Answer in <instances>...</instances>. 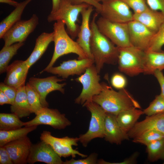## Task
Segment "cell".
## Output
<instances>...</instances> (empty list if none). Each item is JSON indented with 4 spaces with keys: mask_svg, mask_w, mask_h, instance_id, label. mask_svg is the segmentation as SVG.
Listing matches in <instances>:
<instances>
[{
    "mask_svg": "<svg viewBox=\"0 0 164 164\" xmlns=\"http://www.w3.org/2000/svg\"><path fill=\"white\" fill-rule=\"evenodd\" d=\"M90 5L84 3L78 5L72 4L69 0H63L58 10L53 13H50L47 20L51 22L62 20L67 27L66 31L73 39L77 37L80 29L77 23L80 14Z\"/></svg>",
    "mask_w": 164,
    "mask_h": 164,
    "instance_id": "cell-4",
    "label": "cell"
},
{
    "mask_svg": "<svg viewBox=\"0 0 164 164\" xmlns=\"http://www.w3.org/2000/svg\"><path fill=\"white\" fill-rule=\"evenodd\" d=\"M105 140L111 143L121 144L129 138L127 133L121 129L117 121L116 116L106 113L104 125Z\"/></svg>",
    "mask_w": 164,
    "mask_h": 164,
    "instance_id": "cell-21",
    "label": "cell"
},
{
    "mask_svg": "<svg viewBox=\"0 0 164 164\" xmlns=\"http://www.w3.org/2000/svg\"><path fill=\"white\" fill-rule=\"evenodd\" d=\"M87 110L91 113L89 128L85 134L79 136V141L84 147L93 139L104 138V136L105 121L106 112L97 103L92 101L85 104Z\"/></svg>",
    "mask_w": 164,
    "mask_h": 164,
    "instance_id": "cell-7",
    "label": "cell"
},
{
    "mask_svg": "<svg viewBox=\"0 0 164 164\" xmlns=\"http://www.w3.org/2000/svg\"><path fill=\"white\" fill-rule=\"evenodd\" d=\"M93 6L90 5L81 12L82 20L77 35L76 42L87 55L88 58L94 60L90 48L91 32L89 23Z\"/></svg>",
    "mask_w": 164,
    "mask_h": 164,
    "instance_id": "cell-19",
    "label": "cell"
},
{
    "mask_svg": "<svg viewBox=\"0 0 164 164\" xmlns=\"http://www.w3.org/2000/svg\"><path fill=\"white\" fill-rule=\"evenodd\" d=\"M129 38L132 46L146 51L155 33L141 22L133 20L128 23Z\"/></svg>",
    "mask_w": 164,
    "mask_h": 164,
    "instance_id": "cell-16",
    "label": "cell"
},
{
    "mask_svg": "<svg viewBox=\"0 0 164 164\" xmlns=\"http://www.w3.org/2000/svg\"><path fill=\"white\" fill-rule=\"evenodd\" d=\"M54 32H43L36 39L34 49L25 61L28 67L35 63L45 53L49 44L53 41Z\"/></svg>",
    "mask_w": 164,
    "mask_h": 164,
    "instance_id": "cell-23",
    "label": "cell"
},
{
    "mask_svg": "<svg viewBox=\"0 0 164 164\" xmlns=\"http://www.w3.org/2000/svg\"><path fill=\"white\" fill-rule=\"evenodd\" d=\"M27 162L30 164L39 162L47 164H63V162L49 144L41 141L32 145Z\"/></svg>",
    "mask_w": 164,
    "mask_h": 164,
    "instance_id": "cell-15",
    "label": "cell"
},
{
    "mask_svg": "<svg viewBox=\"0 0 164 164\" xmlns=\"http://www.w3.org/2000/svg\"><path fill=\"white\" fill-rule=\"evenodd\" d=\"M64 21H56L53 25V41L54 49L51 59L47 66L40 72L42 73L53 67L57 60L60 57L69 53H73L78 56V59L87 58V56L76 41L68 35L65 29Z\"/></svg>",
    "mask_w": 164,
    "mask_h": 164,
    "instance_id": "cell-3",
    "label": "cell"
},
{
    "mask_svg": "<svg viewBox=\"0 0 164 164\" xmlns=\"http://www.w3.org/2000/svg\"><path fill=\"white\" fill-rule=\"evenodd\" d=\"M119 48V71L131 77L143 73L145 52L132 45Z\"/></svg>",
    "mask_w": 164,
    "mask_h": 164,
    "instance_id": "cell-5",
    "label": "cell"
},
{
    "mask_svg": "<svg viewBox=\"0 0 164 164\" xmlns=\"http://www.w3.org/2000/svg\"><path fill=\"white\" fill-rule=\"evenodd\" d=\"M102 8L98 13L101 16L112 22L128 23L133 20L130 8L122 0H103Z\"/></svg>",
    "mask_w": 164,
    "mask_h": 164,
    "instance_id": "cell-10",
    "label": "cell"
},
{
    "mask_svg": "<svg viewBox=\"0 0 164 164\" xmlns=\"http://www.w3.org/2000/svg\"><path fill=\"white\" fill-rule=\"evenodd\" d=\"M151 130L158 131L164 135V112L147 116L143 120L137 122L128 134L129 138L133 139Z\"/></svg>",
    "mask_w": 164,
    "mask_h": 164,
    "instance_id": "cell-18",
    "label": "cell"
},
{
    "mask_svg": "<svg viewBox=\"0 0 164 164\" xmlns=\"http://www.w3.org/2000/svg\"><path fill=\"white\" fill-rule=\"evenodd\" d=\"M96 22L99 31L119 48L131 45L129 40L128 23L110 21L101 16Z\"/></svg>",
    "mask_w": 164,
    "mask_h": 164,
    "instance_id": "cell-8",
    "label": "cell"
},
{
    "mask_svg": "<svg viewBox=\"0 0 164 164\" xmlns=\"http://www.w3.org/2000/svg\"><path fill=\"white\" fill-rule=\"evenodd\" d=\"M65 80V79L59 78L55 76L43 78L32 77L29 79L28 82L38 94L43 107H48L49 104L46 100V96L54 91H58L64 94L65 90L63 87L66 83L58 82Z\"/></svg>",
    "mask_w": 164,
    "mask_h": 164,
    "instance_id": "cell-13",
    "label": "cell"
},
{
    "mask_svg": "<svg viewBox=\"0 0 164 164\" xmlns=\"http://www.w3.org/2000/svg\"><path fill=\"white\" fill-rule=\"evenodd\" d=\"M29 68L25 61L16 60L9 65L4 81L6 84L18 89L25 85V82Z\"/></svg>",
    "mask_w": 164,
    "mask_h": 164,
    "instance_id": "cell-20",
    "label": "cell"
},
{
    "mask_svg": "<svg viewBox=\"0 0 164 164\" xmlns=\"http://www.w3.org/2000/svg\"><path fill=\"white\" fill-rule=\"evenodd\" d=\"M98 154L95 152L91 153L86 158L76 160L73 158L66 160L63 164H97Z\"/></svg>",
    "mask_w": 164,
    "mask_h": 164,
    "instance_id": "cell-37",
    "label": "cell"
},
{
    "mask_svg": "<svg viewBox=\"0 0 164 164\" xmlns=\"http://www.w3.org/2000/svg\"><path fill=\"white\" fill-rule=\"evenodd\" d=\"M164 45V22L153 35L147 51H160Z\"/></svg>",
    "mask_w": 164,
    "mask_h": 164,
    "instance_id": "cell-35",
    "label": "cell"
},
{
    "mask_svg": "<svg viewBox=\"0 0 164 164\" xmlns=\"http://www.w3.org/2000/svg\"><path fill=\"white\" fill-rule=\"evenodd\" d=\"M0 90L3 92L10 99L12 105L14 102L18 89L14 87L5 84L4 82L0 84Z\"/></svg>",
    "mask_w": 164,
    "mask_h": 164,
    "instance_id": "cell-39",
    "label": "cell"
},
{
    "mask_svg": "<svg viewBox=\"0 0 164 164\" xmlns=\"http://www.w3.org/2000/svg\"><path fill=\"white\" fill-rule=\"evenodd\" d=\"M96 0L97 2H100L101 1V2L103 0Z\"/></svg>",
    "mask_w": 164,
    "mask_h": 164,
    "instance_id": "cell-48",
    "label": "cell"
},
{
    "mask_svg": "<svg viewBox=\"0 0 164 164\" xmlns=\"http://www.w3.org/2000/svg\"><path fill=\"white\" fill-rule=\"evenodd\" d=\"M32 120L24 122L26 127L44 125L50 126L55 129H65L71 125V122L58 109L43 107Z\"/></svg>",
    "mask_w": 164,
    "mask_h": 164,
    "instance_id": "cell-12",
    "label": "cell"
},
{
    "mask_svg": "<svg viewBox=\"0 0 164 164\" xmlns=\"http://www.w3.org/2000/svg\"><path fill=\"white\" fill-rule=\"evenodd\" d=\"M133 20L141 22L155 33L164 22V14L149 8L142 12L133 13Z\"/></svg>",
    "mask_w": 164,
    "mask_h": 164,
    "instance_id": "cell-22",
    "label": "cell"
},
{
    "mask_svg": "<svg viewBox=\"0 0 164 164\" xmlns=\"http://www.w3.org/2000/svg\"><path fill=\"white\" fill-rule=\"evenodd\" d=\"M94 63V60L88 58L81 60H69L63 61L58 66L51 67L46 71L65 79L71 75H81L87 68Z\"/></svg>",
    "mask_w": 164,
    "mask_h": 164,
    "instance_id": "cell-14",
    "label": "cell"
},
{
    "mask_svg": "<svg viewBox=\"0 0 164 164\" xmlns=\"http://www.w3.org/2000/svg\"><path fill=\"white\" fill-rule=\"evenodd\" d=\"M111 83L114 88L120 90L125 88L127 84V80L122 74L116 73L111 77Z\"/></svg>",
    "mask_w": 164,
    "mask_h": 164,
    "instance_id": "cell-38",
    "label": "cell"
},
{
    "mask_svg": "<svg viewBox=\"0 0 164 164\" xmlns=\"http://www.w3.org/2000/svg\"><path fill=\"white\" fill-rule=\"evenodd\" d=\"M0 164H13L9 153L4 146L0 147Z\"/></svg>",
    "mask_w": 164,
    "mask_h": 164,
    "instance_id": "cell-42",
    "label": "cell"
},
{
    "mask_svg": "<svg viewBox=\"0 0 164 164\" xmlns=\"http://www.w3.org/2000/svg\"><path fill=\"white\" fill-rule=\"evenodd\" d=\"M149 7L164 14V0H146Z\"/></svg>",
    "mask_w": 164,
    "mask_h": 164,
    "instance_id": "cell-41",
    "label": "cell"
},
{
    "mask_svg": "<svg viewBox=\"0 0 164 164\" xmlns=\"http://www.w3.org/2000/svg\"><path fill=\"white\" fill-rule=\"evenodd\" d=\"M25 89L31 113L36 115L43 108L40 101L39 95L28 82L25 85Z\"/></svg>",
    "mask_w": 164,
    "mask_h": 164,
    "instance_id": "cell-32",
    "label": "cell"
},
{
    "mask_svg": "<svg viewBox=\"0 0 164 164\" xmlns=\"http://www.w3.org/2000/svg\"><path fill=\"white\" fill-rule=\"evenodd\" d=\"M75 80L81 84L83 88L74 102L83 106L92 101L93 97L99 94L102 90V85L99 82L100 76L94 64L87 68L84 73Z\"/></svg>",
    "mask_w": 164,
    "mask_h": 164,
    "instance_id": "cell-6",
    "label": "cell"
},
{
    "mask_svg": "<svg viewBox=\"0 0 164 164\" xmlns=\"http://www.w3.org/2000/svg\"><path fill=\"white\" fill-rule=\"evenodd\" d=\"M1 3H5L16 7L19 3L13 0H0Z\"/></svg>",
    "mask_w": 164,
    "mask_h": 164,
    "instance_id": "cell-47",
    "label": "cell"
},
{
    "mask_svg": "<svg viewBox=\"0 0 164 164\" xmlns=\"http://www.w3.org/2000/svg\"><path fill=\"white\" fill-rule=\"evenodd\" d=\"M10 110L19 118L28 116L32 113L27 100L25 85L18 89L14 103L10 107Z\"/></svg>",
    "mask_w": 164,
    "mask_h": 164,
    "instance_id": "cell-25",
    "label": "cell"
},
{
    "mask_svg": "<svg viewBox=\"0 0 164 164\" xmlns=\"http://www.w3.org/2000/svg\"><path fill=\"white\" fill-rule=\"evenodd\" d=\"M98 13L93 15L90 26L91 32L90 48L99 73L104 64L115 65L118 62L119 48L99 30L96 22Z\"/></svg>",
    "mask_w": 164,
    "mask_h": 164,
    "instance_id": "cell-1",
    "label": "cell"
},
{
    "mask_svg": "<svg viewBox=\"0 0 164 164\" xmlns=\"http://www.w3.org/2000/svg\"><path fill=\"white\" fill-rule=\"evenodd\" d=\"M63 0H52V7L50 13H53L59 9Z\"/></svg>",
    "mask_w": 164,
    "mask_h": 164,
    "instance_id": "cell-46",
    "label": "cell"
},
{
    "mask_svg": "<svg viewBox=\"0 0 164 164\" xmlns=\"http://www.w3.org/2000/svg\"><path fill=\"white\" fill-rule=\"evenodd\" d=\"M5 104L12 105V103L8 97L0 90V105H2Z\"/></svg>",
    "mask_w": 164,
    "mask_h": 164,
    "instance_id": "cell-45",
    "label": "cell"
},
{
    "mask_svg": "<svg viewBox=\"0 0 164 164\" xmlns=\"http://www.w3.org/2000/svg\"><path fill=\"white\" fill-rule=\"evenodd\" d=\"M32 144L27 136L9 142L4 146L13 164H25Z\"/></svg>",
    "mask_w": 164,
    "mask_h": 164,
    "instance_id": "cell-17",
    "label": "cell"
},
{
    "mask_svg": "<svg viewBox=\"0 0 164 164\" xmlns=\"http://www.w3.org/2000/svg\"><path fill=\"white\" fill-rule=\"evenodd\" d=\"M133 108L122 111L116 116L117 121L121 129L128 133L143 114V111Z\"/></svg>",
    "mask_w": 164,
    "mask_h": 164,
    "instance_id": "cell-26",
    "label": "cell"
},
{
    "mask_svg": "<svg viewBox=\"0 0 164 164\" xmlns=\"http://www.w3.org/2000/svg\"><path fill=\"white\" fill-rule=\"evenodd\" d=\"M154 75L158 82L160 87L161 92L160 94L164 97V75L162 71L159 70L155 71Z\"/></svg>",
    "mask_w": 164,
    "mask_h": 164,
    "instance_id": "cell-44",
    "label": "cell"
},
{
    "mask_svg": "<svg viewBox=\"0 0 164 164\" xmlns=\"http://www.w3.org/2000/svg\"><path fill=\"white\" fill-rule=\"evenodd\" d=\"M143 114L151 116L164 112V97L156 95L149 106L143 111Z\"/></svg>",
    "mask_w": 164,
    "mask_h": 164,
    "instance_id": "cell-34",
    "label": "cell"
},
{
    "mask_svg": "<svg viewBox=\"0 0 164 164\" xmlns=\"http://www.w3.org/2000/svg\"><path fill=\"white\" fill-rule=\"evenodd\" d=\"M24 126V122L21 121L14 113L0 114V130H9L20 128Z\"/></svg>",
    "mask_w": 164,
    "mask_h": 164,
    "instance_id": "cell-31",
    "label": "cell"
},
{
    "mask_svg": "<svg viewBox=\"0 0 164 164\" xmlns=\"http://www.w3.org/2000/svg\"><path fill=\"white\" fill-rule=\"evenodd\" d=\"M134 11V13L142 12L149 7L146 0H122Z\"/></svg>",
    "mask_w": 164,
    "mask_h": 164,
    "instance_id": "cell-36",
    "label": "cell"
},
{
    "mask_svg": "<svg viewBox=\"0 0 164 164\" xmlns=\"http://www.w3.org/2000/svg\"><path fill=\"white\" fill-rule=\"evenodd\" d=\"M138 155L137 153L133 154L130 157L120 162L111 163L106 162L101 159L99 161V163L100 164H132L136 163V159Z\"/></svg>",
    "mask_w": 164,
    "mask_h": 164,
    "instance_id": "cell-43",
    "label": "cell"
},
{
    "mask_svg": "<svg viewBox=\"0 0 164 164\" xmlns=\"http://www.w3.org/2000/svg\"><path fill=\"white\" fill-rule=\"evenodd\" d=\"M37 126H34L9 130H0V147L10 142L17 140L26 136L29 132L36 129Z\"/></svg>",
    "mask_w": 164,
    "mask_h": 164,
    "instance_id": "cell-28",
    "label": "cell"
},
{
    "mask_svg": "<svg viewBox=\"0 0 164 164\" xmlns=\"http://www.w3.org/2000/svg\"><path fill=\"white\" fill-rule=\"evenodd\" d=\"M38 23L39 18L35 14H33L29 20L18 21L3 36L2 39L4 41V46H8L18 42H24Z\"/></svg>",
    "mask_w": 164,
    "mask_h": 164,
    "instance_id": "cell-11",
    "label": "cell"
},
{
    "mask_svg": "<svg viewBox=\"0 0 164 164\" xmlns=\"http://www.w3.org/2000/svg\"><path fill=\"white\" fill-rule=\"evenodd\" d=\"M73 5H78L84 3L93 6L95 8L96 12L98 13L101 9L102 4L95 0H69Z\"/></svg>",
    "mask_w": 164,
    "mask_h": 164,
    "instance_id": "cell-40",
    "label": "cell"
},
{
    "mask_svg": "<svg viewBox=\"0 0 164 164\" xmlns=\"http://www.w3.org/2000/svg\"><path fill=\"white\" fill-rule=\"evenodd\" d=\"M163 138L164 135L162 132L156 130H151L146 131L133 138L132 141L146 145L152 142Z\"/></svg>",
    "mask_w": 164,
    "mask_h": 164,
    "instance_id": "cell-33",
    "label": "cell"
},
{
    "mask_svg": "<svg viewBox=\"0 0 164 164\" xmlns=\"http://www.w3.org/2000/svg\"><path fill=\"white\" fill-rule=\"evenodd\" d=\"M24 44V42H18L9 46H4L0 51L1 74L6 71L9 61Z\"/></svg>",
    "mask_w": 164,
    "mask_h": 164,
    "instance_id": "cell-29",
    "label": "cell"
},
{
    "mask_svg": "<svg viewBox=\"0 0 164 164\" xmlns=\"http://www.w3.org/2000/svg\"><path fill=\"white\" fill-rule=\"evenodd\" d=\"M145 52L144 71L145 74L154 75L156 70H164V51Z\"/></svg>",
    "mask_w": 164,
    "mask_h": 164,
    "instance_id": "cell-24",
    "label": "cell"
},
{
    "mask_svg": "<svg viewBox=\"0 0 164 164\" xmlns=\"http://www.w3.org/2000/svg\"><path fill=\"white\" fill-rule=\"evenodd\" d=\"M40 139L49 144L61 157L71 156L73 158H75L77 155L82 158L87 156V155L80 153L72 147L73 146H78L79 138H70L68 136L57 138L52 135L50 132L44 131L41 134Z\"/></svg>",
    "mask_w": 164,
    "mask_h": 164,
    "instance_id": "cell-9",
    "label": "cell"
},
{
    "mask_svg": "<svg viewBox=\"0 0 164 164\" xmlns=\"http://www.w3.org/2000/svg\"><path fill=\"white\" fill-rule=\"evenodd\" d=\"M101 83L102 90L99 94L93 97L92 101L100 106L106 113L116 116L127 109L141 108L138 102L125 88L117 91L107 84Z\"/></svg>",
    "mask_w": 164,
    "mask_h": 164,
    "instance_id": "cell-2",
    "label": "cell"
},
{
    "mask_svg": "<svg viewBox=\"0 0 164 164\" xmlns=\"http://www.w3.org/2000/svg\"><path fill=\"white\" fill-rule=\"evenodd\" d=\"M146 146L148 158L150 161L164 160V138L152 142Z\"/></svg>",
    "mask_w": 164,
    "mask_h": 164,
    "instance_id": "cell-30",
    "label": "cell"
},
{
    "mask_svg": "<svg viewBox=\"0 0 164 164\" xmlns=\"http://www.w3.org/2000/svg\"><path fill=\"white\" fill-rule=\"evenodd\" d=\"M32 0H25L19 3L15 9L0 23V38L13 25L21 20L23 11L26 5Z\"/></svg>",
    "mask_w": 164,
    "mask_h": 164,
    "instance_id": "cell-27",
    "label": "cell"
},
{
    "mask_svg": "<svg viewBox=\"0 0 164 164\" xmlns=\"http://www.w3.org/2000/svg\"><path fill=\"white\" fill-rule=\"evenodd\" d=\"M163 164H164V162H163Z\"/></svg>",
    "mask_w": 164,
    "mask_h": 164,
    "instance_id": "cell-49",
    "label": "cell"
}]
</instances>
